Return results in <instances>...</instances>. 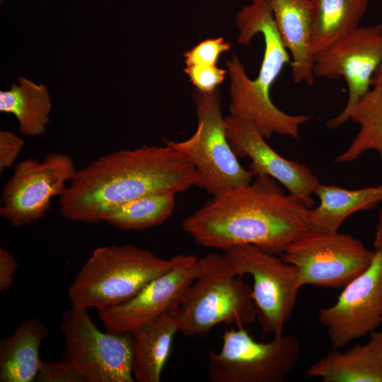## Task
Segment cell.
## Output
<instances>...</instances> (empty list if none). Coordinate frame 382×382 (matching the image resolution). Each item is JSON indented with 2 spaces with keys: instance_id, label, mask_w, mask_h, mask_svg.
Masks as SVG:
<instances>
[{
  "instance_id": "cell-6",
  "label": "cell",
  "mask_w": 382,
  "mask_h": 382,
  "mask_svg": "<svg viewBox=\"0 0 382 382\" xmlns=\"http://www.w3.org/2000/svg\"><path fill=\"white\" fill-rule=\"evenodd\" d=\"M225 269L234 276L250 274L257 318L264 334H283L301 288L297 268L277 255L255 245L234 246L221 255Z\"/></svg>"
},
{
  "instance_id": "cell-16",
  "label": "cell",
  "mask_w": 382,
  "mask_h": 382,
  "mask_svg": "<svg viewBox=\"0 0 382 382\" xmlns=\"http://www.w3.org/2000/svg\"><path fill=\"white\" fill-rule=\"evenodd\" d=\"M282 40L291 57L294 83L315 82L311 0H266Z\"/></svg>"
},
{
  "instance_id": "cell-33",
  "label": "cell",
  "mask_w": 382,
  "mask_h": 382,
  "mask_svg": "<svg viewBox=\"0 0 382 382\" xmlns=\"http://www.w3.org/2000/svg\"><path fill=\"white\" fill-rule=\"evenodd\" d=\"M4 0H0L1 2H3Z\"/></svg>"
},
{
  "instance_id": "cell-23",
  "label": "cell",
  "mask_w": 382,
  "mask_h": 382,
  "mask_svg": "<svg viewBox=\"0 0 382 382\" xmlns=\"http://www.w3.org/2000/svg\"><path fill=\"white\" fill-rule=\"evenodd\" d=\"M175 194H148L120 204L105 212L102 221L120 230H144L164 223L173 214Z\"/></svg>"
},
{
  "instance_id": "cell-27",
  "label": "cell",
  "mask_w": 382,
  "mask_h": 382,
  "mask_svg": "<svg viewBox=\"0 0 382 382\" xmlns=\"http://www.w3.org/2000/svg\"><path fill=\"white\" fill-rule=\"evenodd\" d=\"M185 73L196 90L202 92H212L225 80L227 70L216 66H186Z\"/></svg>"
},
{
  "instance_id": "cell-11",
  "label": "cell",
  "mask_w": 382,
  "mask_h": 382,
  "mask_svg": "<svg viewBox=\"0 0 382 382\" xmlns=\"http://www.w3.org/2000/svg\"><path fill=\"white\" fill-rule=\"evenodd\" d=\"M382 63V24L359 26L314 56L315 76L342 77L348 87V100L342 111L327 122L330 129L339 128L361 98L371 87V80Z\"/></svg>"
},
{
  "instance_id": "cell-4",
  "label": "cell",
  "mask_w": 382,
  "mask_h": 382,
  "mask_svg": "<svg viewBox=\"0 0 382 382\" xmlns=\"http://www.w3.org/2000/svg\"><path fill=\"white\" fill-rule=\"evenodd\" d=\"M205 259V271L188 286L175 312L179 332L202 336L220 323H254L257 311L252 288L225 269L221 255L210 253Z\"/></svg>"
},
{
  "instance_id": "cell-28",
  "label": "cell",
  "mask_w": 382,
  "mask_h": 382,
  "mask_svg": "<svg viewBox=\"0 0 382 382\" xmlns=\"http://www.w3.org/2000/svg\"><path fill=\"white\" fill-rule=\"evenodd\" d=\"M24 140L8 130L0 131V173L11 167L18 158Z\"/></svg>"
},
{
  "instance_id": "cell-12",
  "label": "cell",
  "mask_w": 382,
  "mask_h": 382,
  "mask_svg": "<svg viewBox=\"0 0 382 382\" xmlns=\"http://www.w3.org/2000/svg\"><path fill=\"white\" fill-rule=\"evenodd\" d=\"M332 349L372 332L382 323V252L374 250L370 266L352 279L336 303L318 311Z\"/></svg>"
},
{
  "instance_id": "cell-14",
  "label": "cell",
  "mask_w": 382,
  "mask_h": 382,
  "mask_svg": "<svg viewBox=\"0 0 382 382\" xmlns=\"http://www.w3.org/2000/svg\"><path fill=\"white\" fill-rule=\"evenodd\" d=\"M224 125L232 150L237 156L250 158L249 167L254 175L271 176L307 207H313L311 195L320 182L307 166L279 155L248 118L229 115L224 117Z\"/></svg>"
},
{
  "instance_id": "cell-9",
  "label": "cell",
  "mask_w": 382,
  "mask_h": 382,
  "mask_svg": "<svg viewBox=\"0 0 382 382\" xmlns=\"http://www.w3.org/2000/svg\"><path fill=\"white\" fill-rule=\"evenodd\" d=\"M374 256V251L349 234L308 229L286 247L281 257L297 268L301 287L336 289L364 272Z\"/></svg>"
},
{
  "instance_id": "cell-7",
  "label": "cell",
  "mask_w": 382,
  "mask_h": 382,
  "mask_svg": "<svg viewBox=\"0 0 382 382\" xmlns=\"http://www.w3.org/2000/svg\"><path fill=\"white\" fill-rule=\"evenodd\" d=\"M219 353L208 352L207 376L212 382H282L295 369L301 354L293 335L274 336L258 342L248 330H225Z\"/></svg>"
},
{
  "instance_id": "cell-22",
  "label": "cell",
  "mask_w": 382,
  "mask_h": 382,
  "mask_svg": "<svg viewBox=\"0 0 382 382\" xmlns=\"http://www.w3.org/2000/svg\"><path fill=\"white\" fill-rule=\"evenodd\" d=\"M314 55L359 27L369 0H311Z\"/></svg>"
},
{
  "instance_id": "cell-8",
  "label": "cell",
  "mask_w": 382,
  "mask_h": 382,
  "mask_svg": "<svg viewBox=\"0 0 382 382\" xmlns=\"http://www.w3.org/2000/svg\"><path fill=\"white\" fill-rule=\"evenodd\" d=\"M88 309L74 306L62 316L64 338L62 359L87 382H134L133 339L131 332H101Z\"/></svg>"
},
{
  "instance_id": "cell-19",
  "label": "cell",
  "mask_w": 382,
  "mask_h": 382,
  "mask_svg": "<svg viewBox=\"0 0 382 382\" xmlns=\"http://www.w3.org/2000/svg\"><path fill=\"white\" fill-rule=\"evenodd\" d=\"M49 335L38 318L22 320L14 332L0 341V381L33 382L41 364L40 347Z\"/></svg>"
},
{
  "instance_id": "cell-29",
  "label": "cell",
  "mask_w": 382,
  "mask_h": 382,
  "mask_svg": "<svg viewBox=\"0 0 382 382\" xmlns=\"http://www.w3.org/2000/svg\"><path fill=\"white\" fill-rule=\"evenodd\" d=\"M18 264L4 248H0V291L8 290L13 284Z\"/></svg>"
},
{
  "instance_id": "cell-15",
  "label": "cell",
  "mask_w": 382,
  "mask_h": 382,
  "mask_svg": "<svg viewBox=\"0 0 382 382\" xmlns=\"http://www.w3.org/2000/svg\"><path fill=\"white\" fill-rule=\"evenodd\" d=\"M239 44L248 45L253 37L262 34L265 50L257 77L247 81L249 92L257 99L270 101L272 84L286 64L291 63V55L286 49L274 17L266 0H252L236 16Z\"/></svg>"
},
{
  "instance_id": "cell-24",
  "label": "cell",
  "mask_w": 382,
  "mask_h": 382,
  "mask_svg": "<svg viewBox=\"0 0 382 382\" xmlns=\"http://www.w3.org/2000/svg\"><path fill=\"white\" fill-rule=\"evenodd\" d=\"M349 120L359 125V129L335 162H352L370 150L376 151L382 161V91L371 88L352 109Z\"/></svg>"
},
{
  "instance_id": "cell-18",
  "label": "cell",
  "mask_w": 382,
  "mask_h": 382,
  "mask_svg": "<svg viewBox=\"0 0 382 382\" xmlns=\"http://www.w3.org/2000/svg\"><path fill=\"white\" fill-rule=\"evenodd\" d=\"M178 330L175 313H166L134 328L132 374L138 382H158Z\"/></svg>"
},
{
  "instance_id": "cell-2",
  "label": "cell",
  "mask_w": 382,
  "mask_h": 382,
  "mask_svg": "<svg viewBox=\"0 0 382 382\" xmlns=\"http://www.w3.org/2000/svg\"><path fill=\"white\" fill-rule=\"evenodd\" d=\"M255 176L247 186L212 196L184 219V231L206 248L250 244L282 255L308 229L302 216L307 207L271 176Z\"/></svg>"
},
{
  "instance_id": "cell-20",
  "label": "cell",
  "mask_w": 382,
  "mask_h": 382,
  "mask_svg": "<svg viewBox=\"0 0 382 382\" xmlns=\"http://www.w3.org/2000/svg\"><path fill=\"white\" fill-rule=\"evenodd\" d=\"M305 376L323 382H382V357L369 342L342 352L332 349L312 364Z\"/></svg>"
},
{
  "instance_id": "cell-32",
  "label": "cell",
  "mask_w": 382,
  "mask_h": 382,
  "mask_svg": "<svg viewBox=\"0 0 382 382\" xmlns=\"http://www.w3.org/2000/svg\"><path fill=\"white\" fill-rule=\"evenodd\" d=\"M371 87L376 90L382 91V63L373 76Z\"/></svg>"
},
{
  "instance_id": "cell-25",
  "label": "cell",
  "mask_w": 382,
  "mask_h": 382,
  "mask_svg": "<svg viewBox=\"0 0 382 382\" xmlns=\"http://www.w3.org/2000/svg\"><path fill=\"white\" fill-rule=\"evenodd\" d=\"M231 48L223 37L209 38L200 42L184 53L186 66H216L220 56Z\"/></svg>"
},
{
  "instance_id": "cell-30",
  "label": "cell",
  "mask_w": 382,
  "mask_h": 382,
  "mask_svg": "<svg viewBox=\"0 0 382 382\" xmlns=\"http://www.w3.org/2000/svg\"><path fill=\"white\" fill-rule=\"evenodd\" d=\"M375 250L382 252V208L379 211L374 242Z\"/></svg>"
},
{
  "instance_id": "cell-17",
  "label": "cell",
  "mask_w": 382,
  "mask_h": 382,
  "mask_svg": "<svg viewBox=\"0 0 382 382\" xmlns=\"http://www.w3.org/2000/svg\"><path fill=\"white\" fill-rule=\"evenodd\" d=\"M313 193L318 197L320 204L303 210L305 224L308 229L335 232L351 214L374 209L382 202V183L357 190L320 183Z\"/></svg>"
},
{
  "instance_id": "cell-10",
  "label": "cell",
  "mask_w": 382,
  "mask_h": 382,
  "mask_svg": "<svg viewBox=\"0 0 382 382\" xmlns=\"http://www.w3.org/2000/svg\"><path fill=\"white\" fill-rule=\"evenodd\" d=\"M72 158L51 152L42 161L27 158L17 163L1 195L0 215L15 227L37 221L50 210L76 174Z\"/></svg>"
},
{
  "instance_id": "cell-26",
  "label": "cell",
  "mask_w": 382,
  "mask_h": 382,
  "mask_svg": "<svg viewBox=\"0 0 382 382\" xmlns=\"http://www.w3.org/2000/svg\"><path fill=\"white\" fill-rule=\"evenodd\" d=\"M37 382H87L66 360L42 361L37 371Z\"/></svg>"
},
{
  "instance_id": "cell-31",
  "label": "cell",
  "mask_w": 382,
  "mask_h": 382,
  "mask_svg": "<svg viewBox=\"0 0 382 382\" xmlns=\"http://www.w3.org/2000/svg\"><path fill=\"white\" fill-rule=\"evenodd\" d=\"M369 344L382 357V331L372 332Z\"/></svg>"
},
{
  "instance_id": "cell-3",
  "label": "cell",
  "mask_w": 382,
  "mask_h": 382,
  "mask_svg": "<svg viewBox=\"0 0 382 382\" xmlns=\"http://www.w3.org/2000/svg\"><path fill=\"white\" fill-rule=\"evenodd\" d=\"M178 260V255L166 260L132 245L96 248L69 286V300L71 306L98 311L122 304Z\"/></svg>"
},
{
  "instance_id": "cell-5",
  "label": "cell",
  "mask_w": 382,
  "mask_h": 382,
  "mask_svg": "<svg viewBox=\"0 0 382 382\" xmlns=\"http://www.w3.org/2000/svg\"><path fill=\"white\" fill-rule=\"evenodd\" d=\"M193 100L197 117L195 133L186 140H166V144L195 166L199 187L212 196L250 184L255 175L240 164L227 139L219 90H195Z\"/></svg>"
},
{
  "instance_id": "cell-21",
  "label": "cell",
  "mask_w": 382,
  "mask_h": 382,
  "mask_svg": "<svg viewBox=\"0 0 382 382\" xmlns=\"http://www.w3.org/2000/svg\"><path fill=\"white\" fill-rule=\"evenodd\" d=\"M51 98L44 84L20 76L18 83L0 91V111L13 115L18 129L24 135L37 137L45 133L50 122Z\"/></svg>"
},
{
  "instance_id": "cell-1",
  "label": "cell",
  "mask_w": 382,
  "mask_h": 382,
  "mask_svg": "<svg viewBox=\"0 0 382 382\" xmlns=\"http://www.w3.org/2000/svg\"><path fill=\"white\" fill-rule=\"evenodd\" d=\"M200 183L195 166L167 144L116 151L78 170L59 197V212L71 221L98 223L124 202L156 192L176 194Z\"/></svg>"
},
{
  "instance_id": "cell-13",
  "label": "cell",
  "mask_w": 382,
  "mask_h": 382,
  "mask_svg": "<svg viewBox=\"0 0 382 382\" xmlns=\"http://www.w3.org/2000/svg\"><path fill=\"white\" fill-rule=\"evenodd\" d=\"M205 257L178 255L177 264L150 282L129 301L98 311L108 331L131 332L141 324L178 308L188 286L206 270Z\"/></svg>"
}]
</instances>
